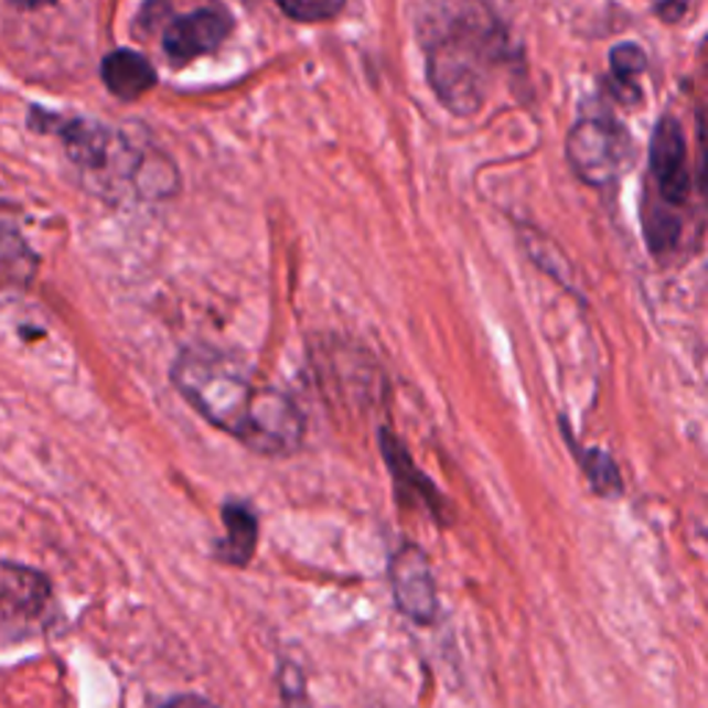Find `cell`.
I'll return each mask as SVG.
<instances>
[{
  "instance_id": "obj_1",
  "label": "cell",
  "mask_w": 708,
  "mask_h": 708,
  "mask_svg": "<svg viewBox=\"0 0 708 708\" xmlns=\"http://www.w3.org/2000/svg\"><path fill=\"white\" fill-rule=\"evenodd\" d=\"M174 390L208 423L260 457L302 449L308 421L286 390L258 383L242 361L208 343H189L169 368Z\"/></svg>"
},
{
  "instance_id": "obj_2",
  "label": "cell",
  "mask_w": 708,
  "mask_h": 708,
  "mask_svg": "<svg viewBox=\"0 0 708 708\" xmlns=\"http://www.w3.org/2000/svg\"><path fill=\"white\" fill-rule=\"evenodd\" d=\"M423 62L438 100L454 117H473L493 75L509 62V31L484 7H443L423 18Z\"/></svg>"
},
{
  "instance_id": "obj_3",
  "label": "cell",
  "mask_w": 708,
  "mask_h": 708,
  "mask_svg": "<svg viewBox=\"0 0 708 708\" xmlns=\"http://www.w3.org/2000/svg\"><path fill=\"white\" fill-rule=\"evenodd\" d=\"M69 161L97 194L106 197L169 200L181 189V172L172 158L147 136H133L97 119H53Z\"/></svg>"
},
{
  "instance_id": "obj_4",
  "label": "cell",
  "mask_w": 708,
  "mask_h": 708,
  "mask_svg": "<svg viewBox=\"0 0 708 708\" xmlns=\"http://www.w3.org/2000/svg\"><path fill=\"white\" fill-rule=\"evenodd\" d=\"M570 172L590 189L618 183L636 161V144L629 130L609 114H590L570 128L565 141Z\"/></svg>"
},
{
  "instance_id": "obj_5",
  "label": "cell",
  "mask_w": 708,
  "mask_h": 708,
  "mask_svg": "<svg viewBox=\"0 0 708 708\" xmlns=\"http://www.w3.org/2000/svg\"><path fill=\"white\" fill-rule=\"evenodd\" d=\"M394 603L410 623L435 625L440 618L438 584L427 551L416 543H401L388 565Z\"/></svg>"
},
{
  "instance_id": "obj_6",
  "label": "cell",
  "mask_w": 708,
  "mask_h": 708,
  "mask_svg": "<svg viewBox=\"0 0 708 708\" xmlns=\"http://www.w3.org/2000/svg\"><path fill=\"white\" fill-rule=\"evenodd\" d=\"M233 29H236V18L225 7H203L189 14H178L163 29V56L174 67H186L194 58L211 56L214 51H219L230 40Z\"/></svg>"
},
{
  "instance_id": "obj_7",
  "label": "cell",
  "mask_w": 708,
  "mask_h": 708,
  "mask_svg": "<svg viewBox=\"0 0 708 708\" xmlns=\"http://www.w3.org/2000/svg\"><path fill=\"white\" fill-rule=\"evenodd\" d=\"M53 609V584L42 570L0 559V620L23 634L47 623Z\"/></svg>"
},
{
  "instance_id": "obj_8",
  "label": "cell",
  "mask_w": 708,
  "mask_h": 708,
  "mask_svg": "<svg viewBox=\"0 0 708 708\" xmlns=\"http://www.w3.org/2000/svg\"><path fill=\"white\" fill-rule=\"evenodd\" d=\"M377 438L385 465H388L390 476H394L396 501H399L401 506L416 504L418 509L427 512L438 526H449V523L454 521V509H451L449 498H446L438 490V484L412 462L410 451L401 443V438H396L388 427L379 429Z\"/></svg>"
},
{
  "instance_id": "obj_9",
  "label": "cell",
  "mask_w": 708,
  "mask_h": 708,
  "mask_svg": "<svg viewBox=\"0 0 708 708\" xmlns=\"http://www.w3.org/2000/svg\"><path fill=\"white\" fill-rule=\"evenodd\" d=\"M651 181L656 186V197L662 205H684L689 200V147L680 122L664 114L651 136Z\"/></svg>"
},
{
  "instance_id": "obj_10",
  "label": "cell",
  "mask_w": 708,
  "mask_h": 708,
  "mask_svg": "<svg viewBox=\"0 0 708 708\" xmlns=\"http://www.w3.org/2000/svg\"><path fill=\"white\" fill-rule=\"evenodd\" d=\"M100 78L117 100L133 103L158 84V73L150 58L130 47H117L100 64Z\"/></svg>"
},
{
  "instance_id": "obj_11",
  "label": "cell",
  "mask_w": 708,
  "mask_h": 708,
  "mask_svg": "<svg viewBox=\"0 0 708 708\" xmlns=\"http://www.w3.org/2000/svg\"><path fill=\"white\" fill-rule=\"evenodd\" d=\"M219 517L227 532L216 540L214 557L230 568H247L258 548V515L247 501H225Z\"/></svg>"
},
{
  "instance_id": "obj_12",
  "label": "cell",
  "mask_w": 708,
  "mask_h": 708,
  "mask_svg": "<svg viewBox=\"0 0 708 708\" xmlns=\"http://www.w3.org/2000/svg\"><path fill=\"white\" fill-rule=\"evenodd\" d=\"M645 69L647 56L636 42H620L609 51V86H612V95L623 106H634V103L642 100V89L636 78Z\"/></svg>"
},
{
  "instance_id": "obj_13",
  "label": "cell",
  "mask_w": 708,
  "mask_h": 708,
  "mask_svg": "<svg viewBox=\"0 0 708 708\" xmlns=\"http://www.w3.org/2000/svg\"><path fill=\"white\" fill-rule=\"evenodd\" d=\"M570 449H573V457L579 460L581 471H584V476L590 479L592 490H596L598 495H603V498H618V495H623V476H620V468L618 462L612 460V454L603 449H581V446H576V440L570 438Z\"/></svg>"
},
{
  "instance_id": "obj_14",
  "label": "cell",
  "mask_w": 708,
  "mask_h": 708,
  "mask_svg": "<svg viewBox=\"0 0 708 708\" xmlns=\"http://www.w3.org/2000/svg\"><path fill=\"white\" fill-rule=\"evenodd\" d=\"M642 230H645L651 253L662 255L664 249H673L675 244H678L684 225H680V216L673 214L667 205L647 197L645 208H642Z\"/></svg>"
},
{
  "instance_id": "obj_15",
  "label": "cell",
  "mask_w": 708,
  "mask_h": 708,
  "mask_svg": "<svg viewBox=\"0 0 708 708\" xmlns=\"http://www.w3.org/2000/svg\"><path fill=\"white\" fill-rule=\"evenodd\" d=\"M34 269L36 258L29 253L20 233L14 230L12 225H3V222H0V280H9V277H12V282L18 280L20 286H25Z\"/></svg>"
},
{
  "instance_id": "obj_16",
  "label": "cell",
  "mask_w": 708,
  "mask_h": 708,
  "mask_svg": "<svg viewBox=\"0 0 708 708\" xmlns=\"http://www.w3.org/2000/svg\"><path fill=\"white\" fill-rule=\"evenodd\" d=\"M277 9L293 23H326V20L337 18L346 3L343 0H280Z\"/></svg>"
},
{
  "instance_id": "obj_17",
  "label": "cell",
  "mask_w": 708,
  "mask_h": 708,
  "mask_svg": "<svg viewBox=\"0 0 708 708\" xmlns=\"http://www.w3.org/2000/svg\"><path fill=\"white\" fill-rule=\"evenodd\" d=\"M277 680H280L282 708H313L308 700V684H304V675L297 664L282 662Z\"/></svg>"
},
{
  "instance_id": "obj_18",
  "label": "cell",
  "mask_w": 708,
  "mask_h": 708,
  "mask_svg": "<svg viewBox=\"0 0 708 708\" xmlns=\"http://www.w3.org/2000/svg\"><path fill=\"white\" fill-rule=\"evenodd\" d=\"M152 708H219V706L203 695H174V697H167L163 702H155Z\"/></svg>"
},
{
  "instance_id": "obj_19",
  "label": "cell",
  "mask_w": 708,
  "mask_h": 708,
  "mask_svg": "<svg viewBox=\"0 0 708 708\" xmlns=\"http://www.w3.org/2000/svg\"><path fill=\"white\" fill-rule=\"evenodd\" d=\"M653 12L667 20V23H678L686 14V3H664V7H653Z\"/></svg>"
}]
</instances>
